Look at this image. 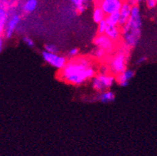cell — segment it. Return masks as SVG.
<instances>
[{"instance_id": "6da1fadb", "label": "cell", "mask_w": 157, "mask_h": 156, "mask_svg": "<svg viewBox=\"0 0 157 156\" xmlns=\"http://www.w3.org/2000/svg\"><path fill=\"white\" fill-rule=\"evenodd\" d=\"M96 70L92 66V61L87 57H76L67 61L60 70L59 78L61 81L73 85H81L93 79Z\"/></svg>"}, {"instance_id": "7a4b0ae2", "label": "cell", "mask_w": 157, "mask_h": 156, "mask_svg": "<svg viewBox=\"0 0 157 156\" xmlns=\"http://www.w3.org/2000/svg\"><path fill=\"white\" fill-rule=\"evenodd\" d=\"M116 83V76L113 74H102L95 75L92 79V85L94 90L102 92L112 88Z\"/></svg>"}, {"instance_id": "3957f363", "label": "cell", "mask_w": 157, "mask_h": 156, "mask_svg": "<svg viewBox=\"0 0 157 156\" xmlns=\"http://www.w3.org/2000/svg\"><path fill=\"white\" fill-rule=\"evenodd\" d=\"M127 57L124 51H119L114 55L109 63V69L112 74L117 76L127 70Z\"/></svg>"}, {"instance_id": "277c9868", "label": "cell", "mask_w": 157, "mask_h": 156, "mask_svg": "<svg viewBox=\"0 0 157 156\" xmlns=\"http://www.w3.org/2000/svg\"><path fill=\"white\" fill-rule=\"evenodd\" d=\"M42 57L45 63L58 70H62L67 63V58L63 55H59L58 54L50 53L48 51L44 50L42 51Z\"/></svg>"}, {"instance_id": "5b68a950", "label": "cell", "mask_w": 157, "mask_h": 156, "mask_svg": "<svg viewBox=\"0 0 157 156\" xmlns=\"http://www.w3.org/2000/svg\"><path fill=\"white\" fill-rule=\"evenodd\" d=\"M93 43L95 46L103 48L107 53H110L114 48V41L106 34H98L94 38Z\"/></svg>"}, {"instance_id": "8992f818", "label": "cell", "mask_w": 157, "mask_h": 156, "mask_svg": "<svg viewBox=\"0 0 157 156\" xmlns=\"http://www.w3.org/2000/svg\"><path fill=\"white\" fill-rule=\"evenodd\" d=\"M122 0H102L99 6L103 10L105 15H109L116 12H119L122 6Z\"/></svg>"}, {"instance_id": "52a82bcc", "label": "cell", "mask_w": 157, "mask_h": 156, "mask_svg": "<svg viewBox=\"0 0 157 156\" xmlns=\"http://www.w3.org/2000/svg\"><path fill=\"white\" fill-rule=\"evenodd\" d=\"M20 22H21V17L19 14L14 13L13 14L12 17H10L5 28V37L7 39L11 38L16 29L17 28Z\"/></svg>"}, {"instance_id": "ba28073f", "label": "cell", "mask_w": 157, "mask_h": 156, "mask_svg": "<svg viewBox=\"0 0 157 156\" xmlns=\"http://www.w3.org/2000/svg\"><path fill=\"white\" fill-rule=\"evenodd\" d=\"M131 10H132V6L128 2H123L122 6H121V10H120V14H121V19H120L119 26L122 27L130 19L131 14Z\"/></svg>"}, {"instance_id": "9c48e42d", "label": "cell", "mask_w": 157, "mask_h": 156, "mask_svg": "<svg viewBox=\"0 0 157 156\" xmlns=\"http://www.w3.org/2000/svg\"><path fill=\"white\" fill-rule=\"evenodd\" d=\"M134 76H135V72L132 70L127 69L126 70L116 76V82L121 87L124 88L129 84V81L133 78Z\"/></svg>"}, {"instance_id": "30bf717a", "label": "cell", "mask_w": 157, "mask_h": 156, "mask_svg": "<svg viewBox=\"0 0 157 156\" xmlns=\"http://www.w3.org/2000/svg\"><path fill=\"white\" fill-rule=\"evenodd\" d=\"M109 38L113 41H117L121 38L122 35L121 29L120 28V26H109L108 25L105 31V34Z\"/></svg>"}, {"instance_id": "8fae6325", "label": "cell", "mask_w": 157, "mask_h": 156, "mask_svg": "<svg viewBox=\"0 0 157 156\" xmlns=\"http://www.w3.org/2000/svg\"><path fill=\"white\" fill-rule=\"evenodd\" d=\"M115 99V94L111 91H105L98 92L97 95H95V101H100L101 103H109L112 102Z\"/></svg>"}, {"instance_id": "7c38bea8", "label": "cell", "mask_w": 157, "mask_h": 156, "mask_svg": "<svg viewBox=\"0 0 157 156\" xmlns=\"http://www.w3.org/2000/svg\"><path fill=\"white\" fill-rule=\"evenodd\" d=\"M8 21H9V17H8V13L6 9V5L2 1H1V7H0V30H1V33L3 32V31L5 30Z\"/></svg>"}, {"instance_id": "4fadbf2b", "label": "cell", "mask_w": 157, "mask_h": 156, "mask_svg": "<svg viewBox=\"0 0 157 156\" xmlns=\"http://www.w3.org/2000/svg\"><path fill=\"white\" fill-rule=\"evenodd\" d=\"M105 17H106V15H105L103 10L101 8L100 6H98L94 9L93 13H92V20L95 24H98V23H100L101 21L105 20Z\"/></svg>"}, {"instance_id": "5bb4252c", "label": "cell", "mask_w": 157, "mask_h": 156, "mask_svg": "<svg viewBox=\"0 0 157 156\" xmlns=\"http://www.w3.org/2000/svg\"><path fill=\"white\" fill-rule=\"evenodd\" d=\"M38 4V0H26L23 5V10L27 13H31L36 10Z\"/></svg>"}, {"instance_id": "9a60e30c", "label": "cell", "mask_w": 157, "mask_h": 156, "mask_svg": "<svg viewBox=\"0 0 157 156\" xmlns=\"http://www.w3.org/2000/svg\"><path fill=\"white\" fill-rule=\"evenodd\" d=\"M120 19H121L120 11L111 13L109 15H107L105 18L107 24L109 26H119Z\"/></svg>"}, {"instance_id": "2e32d148", "label": "cell", "mask_w": 157, "mask_h": 156, "mask_svg": "<svg viewBox=\"0 0 157 156\" xmlns=\"http://www.w3.org/2000/svg\"><path fill=\"white\" fill-rule=\"evenodd\" d=\"M71 2L75 6L78 13H82L87 10L88 0H71Z\"/></svg>"}, {"instance_id": "e0dca14e", "label": "cell", "mask_w": 157, "mask_h": 156, "mask_svg": "<svg viewBox=\"0 0 157 156\" xmlns=\"http://www.w3.org/2000/svg\"><path fill=\"white\" fill-rule=\"evenodd\" d=\"M45 50L46 51H48L50 53H55L58 54L59 51V47L57 46L55 44H52V43H48L45 45Z\"/></svg>"}, {"instance_id": "ac0fdd59", "label": "cell", "mask_w": 157, "mask_h": 156, "mask_svg": "<svg viewBox=\"0 0 157 156\" xmlns=\"http://www.w3.org/2000/svg\"><path fill=\"white\" fill-rule=\"evenodd\" d=\"M107 27H108V24H107L105 20H103V21H101L100 23H98V28H97V32H98V34H105Z\"/></svg>"}, {"instance_id": "d6986e66", "label": "cell", "mask_w": 157, "mask_h": 156, "mask_svg": "<svg viewBox=\"0 0 157 156\" xmlns=\"http://www.w3.org/2000/svg\"><path fill=\"white\" fill-rule=\"evenodd\" d=\"M107 52L102 48L97 47L95 50L93 51V55L96 57L97 59H102L105 56V54Z\"/></svg>"}, {"instance_id": "ffe728a7", "label": "cell", "mask_w": 157, "mask_h": 156, "mask_svg": "<svg viewBox=\"0 0 157 156\" xmlns=\"http://www.w3.org/2000/svg\"><path fill=\"white\" fill-rule=\"evenodd\" d=\"M79 55V50L77 48H73L67 52V55L71 59L76 58L78 55Z\"/></svg>"}, {"instance_id": "44dd1931", "label": "cell", "mask_w": 157, "mask_h": 156, "mask_svg": "<svg viewBox=\"0 0 157 156\" xmlns=\"http://www.w3.org/2000/svg\"><path fill=\"white\" fill-rule=\"evenodd\" d=\"M23 41L24 42V44H26V45H28V47H30V48H33V47L35 46V42H34V41H33L31 38H29V37H24V38H23Z\"/></svg>"}, {"instance_id": "7402d4cb", "label": "cell", "mask_w": 157, "mask_h": 156, "mask_svg": "<svg viewBox=\"0 0 157 156\" xmlns=\"http://www.w3.org/2000/svg\"><path fill=\"white\" fill-rule=\"evenodd\" d=\"M147 7L149 9H153L156 6L157 1L156 0H146Z\"/></svg>"}, {"instance_id": "603a6c76", "label": "cell", "mask_w": 157, "mask_h": 156, "mask_svg": "<svg viewBox=\"0 0 157 156\" xmlns=\"http://www.w3.org/2000/svg\"><path fill=\"white\" fill-rule=\"evenodd\" d=\"M147 59V58L145 56H141L138 58V59L137 60V64H142L144 62H145Z\"/></svg>"}, {"instance_id": "cb8c5ba5", "label": "cell", "mask_w": 157, "mask_h": 156, "mask_svg": "<svg viewBox=\"0 0 157 156\" xmlns=\"http://www.w3.org/2000/svg\"><path fill=\"white\" fill-rule=\"evenodd\" d=\"M107 70H107L106 67H105V66H102V67L100 68V70H99V71H100V73H99V74H107Z\"/></svg>"}, {"instance_id": "d4e9b609", "label": "cell", "mask_w": 157, "mask_h": 156, "mask_svg": "<svg viewBox=\"0 0 157 156\" xmlns=\"http://www.w3.org/2000/svg\"><path fill=\"white\" fill-rule=\"evenodd\" d=\"M2 48H3V40L1 38V39H0V49H1V51H2Z\"/></svg>"}, {"instance_id": "484cf974", "label": "cell", "mask_w": 157, "mask_h": 156, "mask_svg": "<svg viewBox=\"0 0 157 156\" xmlns=\"http://www.w3.org/2000/svg\"><path fill=\"white\" fill-rule=\"evenodd\" d=\"M135 1H136V2L137 3H139V2H141L142 1V0H135Z\"/></svg>"}, {"instance_id": "4316f807", "label": "cell", "mask_w": 157, "mask_h": 156, "mask_svg": "<svg viewBox=\"0 0 157 156\" xmlns=\"http://www.w3.org/2000/svg\"><path fill=\"white\" fill-rule=\"evenodd\" d=\"M156 24H157V21H156Z\"/></svg>"}, {"instance_id": "83f0119b", "label": "cell", "mask_w": 157, "mask_h": 156, "mask_svg": "<svg viewBox=\"0 0 157 156\" xmlns=\"http://www.w3.org/2000/svg\"><path fill=\"white\" fill-rule=\"evenodd\" d=\"M156 1H157V0H156Z\"/></svg>"}]
</instances>
